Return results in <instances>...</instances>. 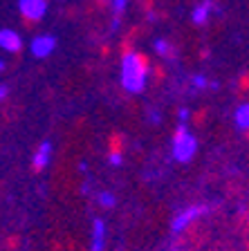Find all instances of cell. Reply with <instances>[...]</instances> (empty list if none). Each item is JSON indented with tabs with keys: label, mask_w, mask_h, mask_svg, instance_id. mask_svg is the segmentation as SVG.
Masks as SVG:
<instances>
[{
	"label": "cell",
	"mask_w": 249,
	"mask_h": 251,
	"mask_svg": "<svg viewBox=\"0 0 249 251\" xmlns=\"http://www.w3.org/2000/svg\"><path fill=\"white\" fill-rule=\"evenodd\" d=\"M187 137H189L187 128H184V126H177V128H175V132H173V144H175V146H177V144H182V141L187 139Z\"/></svg>",
	"instance_id": "obj_17"
},
{
	"label": "cell",
	"mask_w": 249,
	"mask_h": 251,
	"mask_svg": "<svg viewBox=\"0 0 249 251\" xmlns=\"http://www.w3.org/2000/svg\"><path fill=\"white\" fill-rule=\"evenodd\" d=\"M21 23H23V27H25V29H34L38 21H34V18H27V16H21Z\"/></svg>",
	"instance_id": "obj_20"
},
{
	"label": "cell",
	"mask_w": 249,
	"mask_h": 251,
	"mask_svg": "<svg viewBox=\"0 0 249 251\" xmlns=\"http://www.w3.org/2000/svg\"><path fill=\"white\" fill-rule=\"evenodd\" d=\"M238 124L243 126V128H249V105H243V108L238 110Z\"/></svg>",
	"instance_id": "obj_18"
},
{
	"label": "cell",
	"mask_w": 249,
	"mask_h": 251,
	"mask_svg": "<svg viewBox=\"0 0 249 251\" xmlns=\"http://www.w3.org/2000/svg\"><path fill=\"white\" fill-rule=\"evenodd\" d=\"M110 2H114V0H90V5H92L94 9H99V11L108 9V7H110Z\"/></svg>",
	"instance_id": "obj_19"
},
{
	"label": "cell",
	"mask_w": 249,
	"mask_h": 251,
	"mask_svg": "<svg viewBox=\"0 0 249 251\" xmlns=\"http://www.w3.org/2000/svg\"><path fill=\"white\" fill-rule=\"evenodd\" d=\"M50 152H52L50 144H47V141H43L41 146L36 148V152L31 155V173H34V175L43 173V168H45L47 162H50Z\"/></svg>",
	"instance_id": "obj_5"
},
{
	"label": "cell",
	"mask_w": 249,
	"mask_h": 251,
	"mask_svg": "<svg viewBox=\"0 0 249 251\" xmlns=\"http://www.w3.org/2000/svg\"><path fill=\"white\" fill-rule=\"evenodd\" d=\"M202 213H207V206H204V204H197V206H191V209H187L184 213L180 215V218L173 220V229H175V231H184L189 225H193V222H195V220L200 218Z\"/></svg>",
	"instance_id": "obj_4"
},
{
	"label": "cell",
	"mask_w": 249,
	"mask_h": 251,
	"mask_svg": "<svg viewBox=\"0 0 249 251\" xmlns=\"http://www.w3.org/2000/svg\"><path fill=\"white\" fill-rule=\"evenodd\" d=\"M45 2L47 0H21V16L38 21L45 14Z\"/></svg>",
	"instance_id": "obj_6"
},
{
	"label": "cell",
	"mask_w": 249,
	"mask_h": 251,
	"mask_svg": "<svg viewBox=\"0 0 249 251\" xmlns=\"http://www.w3.org/2000/svg\"><path fill=\"white\" fill-rule=\"evenodd\" d=\"M141 31H144V27H141V25H133L124 34V36H121L119 45H117V54L121 56V61H128V58L137 52V50H135V41H137V34H141Z\"/></svg>",
	"instance_id": "obj_2"
},
{
	"label": "cell",
	"mask_w": 249,
	"mask_h": 251,
	"mask_svg": "<svg viewBox=\"0 0 249 251\" xmlns=\"http://www.w3.org/2000/svg\"><path fill=\"white\" fill-rule=\"evenodd\" d=\"M110 52H112V47H110L108 43H101V45H99V54H101V58H108Z\"/></svg>",
	"instance_id": "obj_21"
},
{
	"label": "cell",
	"mask_w": 249,
	"mask_h": 251,
	"mask_svg": "<svg viewBox=\"0 0 249 251\" xmlns=\"http://www.w3.org/2000/svg\"><path fill=\"white\" fill-rule=\"evenodd\" d=\"M207 119H209V108H197L191 115V124L195 126V128H202V126L207 124Z\"/></svg>",
	"instance_id": "obj_12"
},
{
	"label": "cell",
	"mask_w": 249,
	"mask_h": 251,
	"mask_svg": "<svg viewBox=\"0 0 249 251\" xmlns=\"http://www.w3.org/2000/svg\"><path fill=\"white\" fill-rule=\"evenodd\" d=\"M106 144H108V159L112 164H119L121 157H124V151H126V137L124 132H110L108 139H106Z\"/></svg>",
	"instance_id": "obj_3"
},
{
	"label": "cell",
	"mask_w": 249,
	"mask_h": 251,
	"mask_svg": "<svg viewBox=\"0 0 249 251\" xmlns=\"http://www.w3.org/2000/svg\"><path fill=\"white\" fill-rule=\"evenodd\" d=\"M200 58H202V61H204V58H209V50H207V47H204L202 52H200Z\"/></svg>",
	"instance_id": "obj_22"
},
{
	"label": "cell",
	"mask_w": 249,
	"mask_h": 251,
	"mask_svg": "<svg viewBox=\"0 0 249 251\" xmlns=\"http://www.w3.org/2000/svg\"><path fill=\"white\" fill-rule=\"evenodd\" d=\"M52 47H54V41L50 36H45V38H38V41L34 43V52H36L38 56H45Z\"/></svg>",
	"instance_id": "obj_11"
},
{
	"label": "cell",
	"mask_w": 249,
	"mask_h": 251,
	"mask_svg": "<svg viewBox=\"0 0 249 251\" xmlns=\"http://www.w3.org/2000/svg\"><path fill=\"white\" fill-rule=\"evenodd\" d=\"M0 45H2V50H7V52H11V54H18L23 50L21 36H18L16 31H9V29H5L0 34Z\"/></svg>",
	"instance_id": "obj_7"
},
{
	"label": "cell",
	"mask_w": 249,
	"mask_h": 251,
	"mask_svg": "<svg viewBox=\"0 0 249 251\" xmlns=\"http://www.w3.org/2000/svg\"><path fill=\"white\" fill-rule=\"evenodd\" d=\"M193 152H195V141H193V137H187L182 144L175 146V155L180 157V159H189Z\"/></svg>",
	"instance_id": "obj_8"
},
{
	"label": "cell",
	"mask_w": 249,
	"mask_h": 251,
	"mask_svg": "<svg viewBox=\"0 0 249 251\" xmlns=\"http://www.w3.org/2000/svg\"><path fill=\"white\" fill-rule=\"evenodd\" d=\"M155 50H157V54H162L164 58H175L177 56L175 45H173V43H168V41H157Z\"/></svg>",
	"instance_id": "obj_10"
},
{
	"label": "cell",
	"mask_w": 249,
	"mask_h": 251,
	"mask_svg": "<svg viewBox=\"0 0 249 251\" xmlns=\"http://www.w3.org/2000/svg\"><path fill=\"white\" fill-rule=\"evenodd\" d=\"M153 65L155 63L151 61V56L137 50L128 61H124V85L128 90H133V92H139L144 88L146 78L151 76Z\"/></svg>",
	"instance_id": "obj_1"
},
{
	"label": "cell",
	"mask_w": 249,
	"mask_h": 251,
	"mask_svg": "<svg viewBox=\"0 0 249 251\" xmlns=\"http://www.w3.org/2000/svg\"><path fill=\"white\" fill-rule=\"evenodd\" d=\"M236 88H238L240 94L249 92V70H247V72H243V74L238 76V83H236Z\"/></svg>",
	"instance_id": "obj_16"
},
{
	"label": "cell",
	"mask_w": 249,
	"mask_h": 251,
	"mask_svg": "<svg viewBox=\"0 0 249 251\" xmlns=\"http://www.w3.org/2000/svg\"><path fill=\"white\" fill-rule=\"evenodd\" d=\"M243 137L249 141V128H243Z\"/></svg>",
	"instance_id": "obj_23"
},
{
	"label": "cell",
	"mask_w": 249,
	"mask_h": 251,
	"mask_svg": "<svg viewBox=\"0 0 249 251\" xmlns=\"http://www.w3.org/2000/svg\"><path fill=\"white\" fill-rule=\"evenodd\" d=\"M166 76H168V68H166L164 63H155V65H153V72H151V81L155 85H162L166 81Z\"/></svg>",
	"instance_id": "obj_9"
},
{
	"label": "cell",
	"mask_w": 249,
	"mask_h": 251,
	"mask_svg": "<svg viewBox=\"0 0 249 251\" xmlns=\"http://www.w3.org/2000/svg\"><path fill=\"white\" fill-rule=\"evenodd\" d=\"M139 9L144 16H155L157 14V0H137Z\"/></svg>",
	"instance_id": "obj_13"
},
{
	"label": "cell",
	"mask_w": 249,
	"mask_h": 251,
	"mask_svg": "<svg viewBox=\"0 0 249 251\" xmlns=\"http://www.w3.org/2000/svg\"><path fill=\"white\" fill-rule=\"evenodd\" d=\"M5 249L7 251H18L21 249V235L18 233H9L5 238Z\"/></svg>",
	"instance_id": "obj_14"
},
{
	"label": "cell",
	"mask_w": 249,
	"mask_h": 251,
	"mask_svg": "<svg viewBox=\"0 0 249 251\" xmlns=\"http://www.w3.org/2000/svg\"><path fill=\"white\" fill-rule=\"evenodd\" d=\"M209 9H211V5H209V2H207V5H202V7H200V9L195 11V14H193V21H195L197 25H202V23L207 21V16H209Z\"/></svg>",
	"instance_id": "obj_15"
}]
</instances>
